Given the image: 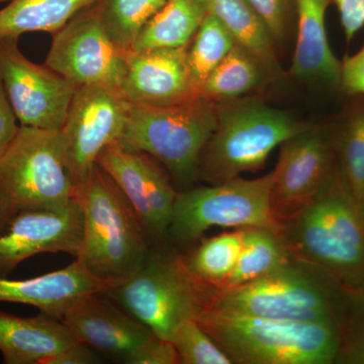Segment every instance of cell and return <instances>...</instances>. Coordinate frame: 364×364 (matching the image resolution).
Listing matches in <instances>:
<instances>
[{
  "label": "cell",
  "instance_id": "7402d4cb",
  "mask_svg": "<svg viewBox=\"0 0 364 364\" xmlns=\"http://www.w3.org/2000/svg\"><path fill=\"white\" fill-rule=\"evenodd\" d=\"M208 14L205 0H167L139 33L132 51L186 47Z\"/></svg>",
  "mask_w": 364,
  "mask_h": 364
},
{
  "label": "cell",
  "instance_id": "5b68a950",
  "mask_svg": "<svg viewBox=\"0 0 364 364\" xmlns=\"http://www.w3.org/2000/svg\"><path fill=\"white\" fill-rule=\"evenodd\" d=\"M105 293L155 335L172 341L182 323L203 312L210 289L188 272L181 252L163 243L153 245L142 267Z\"/></svg>",
  "mask_w": 364,
  "mask_h": 364
},
{
  "label": "cell",
  "instance_id": "7a4b0ae2",
  "mask_svg": "<svg viewBox=\"0 0 364 364\" xmlns=\"http://www.w3.org/2000/svg\"><path fill=\"white\" fill-rule=\"evenodd\" d=\"M77 198L83 234L75 259L93 277L117 286L142 267L153 243L123 191L97 164Z\"/></svg>",
  "mask_w": 364,
  "mask_h": 364
},
{
  "label": "cell",
  "instance_id": "f546056e",
  "mask_svg": "<svg viewBox=\"0 0 364 364\" xmlns=\"http://www.w3.org/2000/svg\"><path fill=\"white\" fill-rule=\"evenodd\" d=\"M337 324L341 338L338 363L364 364V286L339 293Z\"/></svg>",
  "mask_w": 364,
  "mask_h": 364
},
{
  "label": "cell",
  "instance_id": "52a82bcc",
  "mask_svg": "<svg viewBox=\"0 0 364 364\" xmlns=\"http://www.w3.org/2000/svg\"><path fill=\"white\" fill-rule=\"evenodd\" d=\"M338 291L311 268L289 260L247 284L212 291L203 310L269 320L337 323Z\"/></svg>",
  "mask_w": 364,
  "mask_h": 364
},
{
  "label": "cell",
  "instance_id": "f1b7e54d",
  "mask_svg": "<svg viewBox=\"0 0 364 364\" xmlns=\"http://www.w3.org/2000/svg\"><path fill=\"white\" fill-rule=\"evenodd\" d=\"M167 0H100V16L112 41L124 51L133 49L144 26Z\"/></svg>",
  "mask_w": 364,
  "mask_h": 364
},
{
  "label": "cell",
  "instance_id": "8d00e7d4",
  "mask_svg": "<svg viewBox=\"0 0 364 364\" xmlns=\"http://www.w3.org/2000/svg\"><path fill=\"white\" fill-rule=\"evenodd\" d=\"M100 360L95 349L77 341L46 360L44 364H95L100 363Z\"/></svg>",
  "mask_w": 364,
  "mask_h": 364
},
{
  "label": "cell",
  "instance_id": "83f0119b",
  "mask_svg": "<svg viewBox=\"0 0 364 364\" xmlns=\"http://www.w3.org/2000/svg\"><path fill=\"white\" fill-rule=\"evenodd\" d=\"M236 44L233 36L222 21L208 14L186 46L189 73L198 93L210 74L226 58Z\"/></svg>",
  "mask_w": 364,
  "mask_h": 364
},
{
  "label": "cell",
  "instance_id": "484cf974",
  "mask_svg": "<svg viewBox=\"0 0 364 364\" xmlns=\"http://www.w3.org/2000/svg\"><path fill=\"white\" fill-rule=\"evenodd\" d=\"M208 14L222 21L237 44L259 56L279 71L275 41L247 0H205Z\"/></svg>",
  "mask_w": 364,
  "mask_h": 364
},
{
  "label": "cell",
  "instance_id": "d6a6232c",
  "mask_svg": "<svg viewBox=\"0 0 364 364\" xmlns=\"http://www.w3.org/2000/svg\"><path fill=\"white\" fill-rule=\"evenodd\" d=\"M128 364H181L176 346L169 340L153 334L124 359Z\"/></svg>",
  "mask_w": 364,
  "mask_h": 364
},
{
  "label": "cell",
  "instance_id": "d4e9b609",
  "mask_svg": "<svg viewBox=\"0 0 364 364\" xmlns=\"http://www.w3.org/2000/svg\"><path fill=\"white\" fill-rule=\"evenodd\" d=\"M277 230L269 228H245L243 246L234 269L221 286L210 289L224 291L247 284L289 262Z\"/></svg>",
  "mask_w": 364,
  "mask_h": 364
},
{
  "label": "cell",
  "instance_id": "cb8c5ba5",
  "mask_svg": "<svg viewBox=\"0 0 364 364\" xmlns=\"http://www.w3.org/2000/svg\"><path fill=\"white\" fill-rule=\"evenodd\" d=\"M330 129L337 168L364 219V95H359Z\"/></svg>",
  "mask_w": 364,
  "mask_h": 364
},
{
  "label": "cell",
  "instance_id": "30bf717a",
  "mask_svg": "<svg viewBox=\"0 0 364 364\" xmlns=\"http://www.w3.org/2000/svg\"><path fill=\"white\" fill-rule=\"evenodd\" d=\"M279 148L269 196L272 217L279 227L324 195L338 173L331 132L326 127L311 124Z\"/></svg>",
  "mask_w": 364,
  "mask_h": 364
},
{
  "label": "cell",
  "instance_id": "ba28073f",
  "mask_svg": "<svg viewBox=\"0 0 364 364\" xmlns=\"http://www.w3.org/2000/svg\"><path fill=\"white\" fill-rule=\"evenodd\" d=\"M77 196L59 131L20 126L0 156V207L9 215L62 207Z\"/></svg>",
  "mask_w": 364,
  "mask_h": 364
},
{
  "label": "cell",
  "instance_id": "603a6c76",
  "mask_svg": "<svg viewBox=\"0 0 364 364\" xmlns=\"http://www.w3.org/2000/svg\"><path fill=\"white\" fill-rule=\"evenodd\" d=\"M100 0H9L0 9V39L18 38L28 32L54 35Z\"/></svg>",
  "mask_w": 364,
  "mask_h": 364
},
{
  "label": "cell",
  "instance_id": "2e32d148",
  "mask_svg": "<svg viewBox=\"0 0 364 364\" xmlns=\"http://www.w3.org/2000/svg\"><path fill=\"white\" fill-rule=\"evenodd\" d=\"M61 321L77 341L122 363L154 334L105 291L81 299Z\"/></svg>",
  "mask_w": 364,
  "mask_h": 364
},
{
  "label": "cell",
  "instance_id": "4dcf8cb0",
  "mask_svg": "<svg viewBox=\"0 0 364 364\" xmlns=\"http://www.w3.org/2000/svg\"><path fill=\"white\" fill-rule=\"evenodd\" d=\"M181 364H233L196 320L182 323L172 338Z\"/></svg>",
  "mask_w": 364,
  "mask_h": 364
},
{
  "label": "cell",
  "instance_id": "f35d334b",
  "mask_svg": "<svg viewBox=\"0 0 364 364\" xmlns=\"http://www.w3.org/2000/svg\"><path fill=\"white\" fill-rule=\"evenodd\" d=\"M6 1H9V0H0V2H6Z\"/></svg>",
  "mask_w": 364,
  "mask_h": 364
},
{
  "label": "cell",
  "instance_id": "9a60e30c",
  "mask_svg": "<svg viewBox=\"0 0 364 364\" xmlns=\"http://www.w3.org/2000/svg\"><path fill=\"white\" fill-rule=\"evenodd\" d=\"M83 213L77 196L62 207L28 210L9 215L0 227V275L7 277L23 261L42 253L77 256Z\"/></svg>",
  "mask_w": 364,
  "mask_h": 364
},
{
  "label": "cell",
  "instance_id": "ffe728a7",
  "mask_svg": "<svg viewBox=\"0 0 364 364\" xmlns=\"http://www.w3.org/2000/svg\"><path fill=\"white\" fill-rule=\"evenodd\" d=\"M77 342L60 318H23L0 311V352L6 364H44Z\"/></svg>",
  "mask_w": 364,
  "mask_h": 364
},
{
  "label": "cell",
  "instance_id": "8992f818",
  "mask_svg": "<svg viewBox=\"0 0 364 364\" xmlns=\"http://www.w3.org/2000/svg\"><path fill=\"white\" fill-rule=\"evenodd\" d=\"M215 124L217 104L202 97L168 105L131 104L116 143L147 153L188 186L198 178V160Z\"/></svg>",
  "mask_w": 364,
  "mask_h": 364
},
{
  "label": "cell",
  "instance_id": "e575fe53",
  "mask_svg": "<svg viewBox=\"0 0 364 364\" xmlns=\"http://www.w3.org/2000/svg\"><path fill=\"white\" fill-rule=\"evenodd\" d=\"M338 9L347 42L364 26V0H331Z\"/></svg>",
  "mask_w": 364,
  "mask_h": 364
},
{
  "label": "cell",
  "instance_id": "6da1fadb",
  "mask_svg": "<svg viewBox=\"0 0 364 364\" xmlns=\"http://www.w3.org/2000/svg\"><path fill=\"white\" fill-rule=\"evenodd\" d=\"M289 259L318 273L340 293L364 286V219L339 172L327 191L277 228Z\"/></svg>",
  "mask_w": 364,
  "mask_h": 364
},
{
  "label": "cell",
  "instance_id": "44dd1931",
  "mask_svg": "<svg viewBox=\"0 0 364 364\" xmlns=\"http://www.w3.org/2000/svg\"><path fill=\"white\" fill-rule=\"evenodd\" d=\"M279 73L259 56L236 44L210 74L200 95L215 104L237 100L267 85Z\"/></svg>",
  "mask_w": 364,
  "mask_h": 364
},
{
  "label": "cell",
  "instance_id": "5bb4252c",
  "mask_svg": "<svg viewBox=\"0 0 364 364\" xmlns=\"http://www.w3.org/2000/svg\"><path fill=\"white\" fill-rule=\"evenodd\" d=\"M158 163L147 153L117 143L105 147L97 160L133 205L153 245L168 239L178 193Z\"/></svg>",
  "mask_w": 364,
  "mask_h": 364
},
{
  "label": "cell",
  "instance_id": "8fae6325",
  "mask_svg": "<svg viewBox=\"0 0 364 364\" xmlns=\"http://www.w3.org/2000/svg\"><path fill=\"white\" fill-rule=\"evenodd\" d=\"M128 54L109 37L97 2L53 35L45 64L78 87L100 85L121 91Z\"/></svg>",
  "mask_w": 364,
  "mask_h": 364
},
{
  "label": "cell",
  "instance_id": "1f68e13d",
  "mask_svg": "<svg viewBox=\"0 0 364 364\" xmlns=\"http://www.w3.org/2000/svg\"><path fill=\"white\" fill-rule=\"evenodd\" d=\"M267 26L274 41L286 37L291 11H296L294 0H247Z\"/></svg>",
  "mask_w": 364,
  "mask_h": 364
},
{
  "label": "cell",
  "instance_id": "d590c367",
  "mask_svg": "<svg viewBox=\"0 0 364 364\" xmlns=\"http://www.w3.org/2000/svg\"><path fill=\"white\" fill-rule=\"evenodd\" d=\"M20 126L0 78V156L13 142Z\"/></svg>",
  "mask_w": 364,
  "mask_h": 364
},
{
  "label": "cell",
  "instance_id": "4fadbf2b",
  "mask_svg": "<svg viewBox=\"0 0 364 364\" xmlns=\"http://www.w3.org/2000/svg\"><path fill=\"white\" fill-rule=\"evenodd\" d=\"M18 38L0 39V78L21 126L59 131L78 86L52 68L30 61Z\"/></svg>",
  "mask_w": 364,
  "mask_h": 364
},
{
  "label": "cell",
  "instance_id": "836d02e7",
  "mask_svg": "<svg viewBox=\"0 0 364 364\" xmlns=\"http://www.w3.org/2000/svg\"><path fill=\"white\" fill-rule=\"evenodd\" d=\"M340 90L352 97L364 95V44L356 54L341 62Z\"/></svg>",
  "mask_w": 364,
  "mask_h": 364
},
{
  "label": "cell",
  "instance_id": "277c9868",
  "mask_svg": "<svg viewBox=\"0 0 364 364\" xmlns=\"http://www.w3.org/2000/svg\"><path fill=\"white\" fill-rule=\"evenodd\" d=\"M259 100L217 104V124L202 151L198 178L219 184L264 168L275 148L310 127Z\"/></svg>",
  "mask_w": 364,
  "mask_h": 364
},
{
  "label": "cell",
  "instance_id": "d6986e66",
  "mask_svg": "<svg viewBox=\"0 0 364 364\" xmlns=\"http://www.w3.org/2000/svg\"><path fill=\"white\" fill-rule=\"evenodd\" d=\"M331 0H294L298 33L289 75L340 88L341 61L333 54L326 31V13Z\"/></svg>",
  "mask_w": 364,
  "mask_h": 364
},
{
  "label": "cell",
  "instance_id": "ac0fdd59",
  "mask_svg": "<svg viewBox=\"0 0 364 364\" xmlns=\"http://www.w3.org/2000/svg\"><path fill=\"white\" fill-rule=\"evenodd\" d=\"M111 287L74 259L65 268L31 279H11L0 275V303L36 306L41 313L61 320L81 299Z\"/></svg>",
  "mask_w": 364,
  "mask_h": 364
},
{
  "label": "cell",
  "instance_id": "9c48e42d",
  "mask_svg": "<svg viewBox=\"0 0 364 364\" xmlns=\"http://www.w3.org/2000/svg\"><path fill=\"white\" fill-rule=\"evenodd\" d=\"M272 183V171L255 179L236 177L178 191L168 239L176 245L191 246L213 227L277 230L270 210Z\"/></svg>",
  "mask_w": 364,
  "mask_h": 364
},
{
  "label": "cell",
  "instance_id": "7c38bea8",
  "mask_svg": "<svg viewBox=\"0 0 364 364\" xmlns=\"http://www.w3.org/2000/svg\"><path fill=\"white\" fill-rule=\"evenodd\" d=\"M131 102L121 91L80 86L59 130L62 152L76 191L88 178L102 151L119 140Z\"/></svg>",
  "mask_w": 364,
  "mask_h": 364
},
{
  "label": "cell",
  "instance_id": "74e56055",
  "mask_svg": "<svg viewBox=\"0 0 364 364\" xmlns=\"http://www.w3.org/2000/svg\"><path fill=\"white\" fill-rule=\"evenodd\" d=\"M7 218H9V215L6 214V210L0 207V227H1L2 225H4V223L6 221Z\"/></svg>",
  "mask_w": 364,
  "mask_h": 364
},
{
  "label": "cell",
  "instance_id": "e0dca14e",
  "mask_svg": "<svg viewBox=\"0 0 364 364\" xmlns=\"http://www.w3.org/2000/svg\"><path fill=\"white\" fill-rule=\"evenodd\" d=\"M121 92L134 105H168L200 97L189 73L186 46L130 51Z\"/></svg>",
  "mask_w": 364,
  "mask_h": 364
},
{
  "label": "cell",
  "instance_id": "3957f363",
  "mask_svg": "<svg viewBox=\"0 0 364 364\" xmlns=\"http://www.w3.org/2000/svg\"><path fill=\"white\" fill-rule=\"evenodd\" d=\"M196 321L234 363H338L341 338L333 321L269 320L208 309Z\"/></svg>",
  "mask_w": 364,
  "mask_h": 364
},
{
  "label": "cell",
  "instance_id": "4316f807",
  "mask_svg": "<svg viewBox=\"0 0 364 364\" xmlns=\"http://www.w3.org/2000/svg\"><path fill=\"white\" fill-rule=\"evenodd\" d=\"M244 229H235L196 242L188 252L182 253L184 264L188 272L210 287L221 286L234 269L243 246Z\"/></svg>",
  "mask_w": 364,
  "mask_h": 364
}]
</instances>
